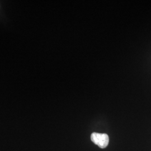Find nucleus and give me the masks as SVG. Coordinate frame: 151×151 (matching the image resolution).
Wrapping results in <instances>:
<instances>
[{
  "instance_id": "nucleus-1",
  "label": "nucleus",
  "mask_w": 151,
  "mask_h": 151,
  "mask_svg": "<svg viewBox=\"0 0 151 151\" xmlns=\"http://www.w3.org/2000/svg\"><path fill=\"white\" fill-rule=\"evenodd\" d=\"M92 142L101 148H106L109 145V137L107 134L93 132L91 135Z\"/></svg>"
}]
</instances>
